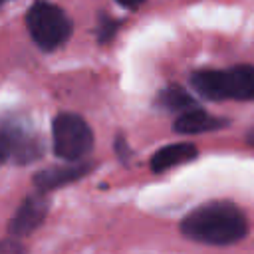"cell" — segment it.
<instances>
[{
	"instance_id": "4",
	"label": "cell",
	"mask_w": 254,
	"mask_h": 254,
	"mask_svg": "<svg viewBox=\"0 0 254 254\" xmlns=\"http://www.w3.org/2000/svg\"><path fill=\"white\" fill-rule=\"evenodd\" d=\"M54 153L65 161H81L93 147L91 127L75 113H60L52 125Z\"/></svg>"
},
{
	"instance_id": "7",
	"label": "cell",
	"mask_w": 254,
	"mask_h": 254,
	"mask_svg": "<svg viewBox=\"0 0 254 254\" xmlns=\"http://www.w3.org/2000/svg\"><path fill=\"white\" fill-rule=\"evenodd\" d=\"M93 169L91 163H79V165H69V167H54L46 169L34 175V185L40 192H48L54 189H60L64 185L75 183L77 179L85 177Z\"/></svg>"
},
{
	"instance_id": "11",
	"label": "cell",
	"mask_w": 254,
	"mask_h": 254,
	"mask_svg": "<svg viewBox=\"0 0 254 254\" xmlns=\"http://www.w3.org/2000/svg\"><path fill=\"white\" fill-rule=\"evenodd\" d=\"M119 28V22L113 20L111 16H105V14H99V22H97V40L101 44L109 42L113 36H115V30Z\"/></svg>"
},
{
	"instance_id": "10",
	"label": "cell",
	"mask_w": 254,
	"mask_h": 254,
	"mask_svg": "<svg viewBox=\"0 0 254 254\" xmlns=\"http://www.w3.org/2000/svg\"><path fill=\"white\" fill-rule=\"evenodd\" d=\"M157 105L167 109V111H179V113H187V111L196 109L194 99L181 85H167L157 95Z\"/></svg>"
},
{
	"instance_id": "14",
	"label": "cell",
	"mask_w": 254,
	"mask_h": 254,
	"mask_svg": "<svg viewBox=\"0 0 254 254\" xmlns=\"http://www.w3.org/2000/svg\"><path fill=\"white\" fill-rule=\"evenodd\" d=\"M2 2H8V0H2Z\"/></svg>"
},
{
	"instance_id": "3",
	"label": "cell",
	"mask_w": 254,
	"mask_h": 254,
	"mask_svg": "<svg viewBox=\"0 0 254 254\" xmlns=\"http://www.w3.org/2000/svg\"><path fill=\"white\" fill-rule=\"evenodd\" d=\"M26 26L38 48L52 52L71 36L69 16L48 0H36L26 12Z\"/></svg>"
},
{
	"instance_id": "9",
	"label": "cell",
	"mask_w": 254,
	"mask_h": 254,
	"mask_svg": "<svg viewBox=\"0 0 254 254\" xmlns=\"http://www.w3.org/2000/svg\"><path fill=\"white\" fill-rule=\"evenodd\" d=\"M196 147L192 143H171L155 151L151 157V169L155 173H163L167 169H173L177 165H183L196 157Z\"/></svg>"
},
{
	"instance_id": "8",
	"label": "cell",
	"mask_w": 254,
	"mask_h": 254,
	"mask_svg": "<svg viewBox=\"0 0 254 254\" xmlns=\"http://www.w3.org/2000/svg\"><path fill=\"white\" fill-rule=\"evenodd\" d=\"M228 125V119L224 117H216L200 107L192 109V111H187V113H181L175 123H173V129L177 133H185V135H192V133H206V131H216V129H222Z\"/></svg>"
},
{
	"instance_id": "13",
	"label": "cell",
	"mask_w": 254,
	"mask_h": 254,
	"mask_svg": "<svg viewBox=\"0 0 254 254\" xmlns=\"http://www.w3.org/2000/svg\"><path fill=\"white\" fill-rule=\"evenodd\" d=\"M246 141H248L250 145H254V127L248 129V133H246Z\"/></svg>"
},
{
	"instance_id": "1",
	"label": "cell",
	"mask_w": 254,
	"mask_h": 254,
	"mask_svg": "<svg viewBox=\"0 0 254 254\" xmlns=\"http://www.w3.org/2000/svg\"><path fill=\"white\" fill-rule=\"evenodd\" d=\"M181 232L200 244L228 246L242 240L248 232L244 212L228 200L204 202L181 220Z\"/></svg>"
},
{
	"instance_id": "12",
	"label": "cell",
	"mask_w": 254,
	"mask_h": 254,
	"mask_svg": "<svg viewBox=\"0 0 254 254\" xmlns=\"http://www.w3.org/2000/svg\"><path fill=\"white\" fill-rule=\"evenodd\" d=\"M117 4H121V6H125V8H137V6H141L145 0H115Z\"/></svg>"
},
{
	"instance_id": "6",
	"label": "cell",
	"mask_w": 254,
	"mask_h": 254,
	"mask_svg": "<svg viewBox=\"0 0 254 254\" xmlns=\"http://www.w3.org/2000/svg\"><path fill=\"white\" fill-rule=\"evenodd\" d=\"M48 210H50V198H46L44 192L26 196L24 202L14 212L10 224H8L10 234L14 238L16 236H28V234H32L44 222Z\"/></svg>"
},
{
	"instance_id": "5",
	"label": "cell",
	"mask_w": 254,
	"mask_h": 254,
	"mask_svg": "<svg viewBox=\"0 0 254 254\" xmlns=\"http://www.w3.org/2000/svg\"><path fill=\"white\" fill-rule=\"evenodd\" d=\"M44 155L42 139L16 121H4L2 127V161H16L20 165L38 161Z\"/></svg>"
},
{
	"instance_id": "2",
	"label": "cell",
	"mask_w": 254,
	"mask_h": 254,
	"mask_svg": "<svg viewBox=\"0 0 254 254\" xmlns=\"http://www.w3.org/2000/svg\"><path fill=\"white\" fill-rule=\"evenodd\" d=\"M192 89L210 101H252L254 99V65L240 64L228 69H198L190 73Z\"/></svg>"
}]
</instances>
